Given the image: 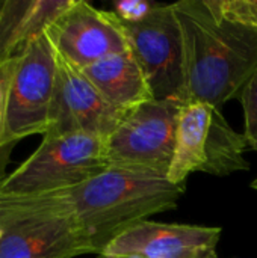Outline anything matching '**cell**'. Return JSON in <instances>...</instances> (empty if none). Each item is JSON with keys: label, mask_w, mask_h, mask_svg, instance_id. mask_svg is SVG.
<instances>
[{"label": "cell", "mask_w": 257, "mask_h": 258, "mask_svg": "<svg viewBox=\"0 0 257 258\" xmlns=\"http://www.w3.org/2000/svg\"><path fill=\"white\" fill-rule=\"evenodd\" d=\"M98 92L118 110L127 112L153 100L151 88L132 51L105 57L82 68Z\"/></svg>", "instance_id": "7c38bea8"}, {"label": "cell", "mask_w": 257, "mask_h": 258, "mask_svg": "<svg viewBox=\"0 0 257 258\" xmlns=\"http://www.w3.org/2000/svg\"><path fill=\"white\" fill-rule=\"evenodd\" d=\"M123 24L130 51L138 60L153 97L179 103L185 83V53L174 5L158 3L142 21Z\"/></svg>", "instance_id": "8992f818"}, {"label": "cell", "mask_w": 257, "mask_h": 258, "mask_svg": "<svg viewBox=\"0 0 257 258\" xmlns=\"http://www.w3.org/2000/svg\"><path fill=\"white\" fill-rule=\"evenodd\" d=\"M56 54V86L48 130L44 136L86 133L106 141L115 132L126 112L114 107L80 68L58 51Z\"/></svg>", "instance_id": "52a82bcc"}, {"label": "cell", "mask_w": 257, "mask_h": 258, "mask_svg": "<svg viewBox=\"0 0 257 258\" xmlns=\"http://www.w3.org/2000/svg\"><path fill=\"white\" fill-rule=\"evenodd\" d=\"M156 5L158 3L142 2V0H121L114 5L115 6L114 12L123 23L135 24L147 18L150 12L156 8Z\"/></svg>", "instance_id": "ac0fdd59"}, {"label": "cell", "mask_w": 257, "mask_h": 258, "mask_svg": "<svg viewBox=\"0 0 257 258\" xmlns=\"http://www.w3.org/2000/svg\"><path fill=\"white\" fill-rule=\"evenodd\" d=\"M2 236H3V230H2V225H0V240H2Z\"/></svg>", "instance_id": "44dd1931"}, {"label": "cell", "mask_w": 257, "mask_h": 258, "mask_svg": "<svg viewBox=\"0 0 257 258\" xmlns=\"http://www.w3.org/2000/svg\"><path fill=\"white\" fill-rule=\"evenodd\" d=\"M182 104L174 100H148L127 110L106 139L109 166L168 175Z\"/></svg>", "instance_id": "5b68a950"}, {"label": "cell", "mask_w": 257, "mask_h": 258, "mask_svg": "<svg viewBox=\"0 0 257 258\" xmlns=\"http://www.w3.org/2000/svg\"><path fill=\"white\" fill-rule=\"evenodd\" d=\"M0 258H74L95 254L83 231L70 219L0 221Z\"/></svg>", "instance_id": "30bf717a"}, {"label": "cell", "mask_w": 257, "mask_h": 258, "mask_svg": "<svg viewBox=\"0 0 257 258\" xmlns=\"http://www.w3.org/2000/svg\"><path fill=\"white\" fill-rule=\"evenodd\" d=\"M251 187H253L254 190H257V178H254V181L251 183Z\"/></svg>", "instance_id": "ffe728a7"}, {"label": "cell", "mask_w": 257, "mask_h": 258, "mask_svg": "<svg viewBox=\"0 0 257 258\" xmlns=\"http://www.w3.org/2000/svg\"><path fill=\"white\" fill-rule=\"evenodd\" d=\"M73 0L0 2V60L18 56L33 39L44 35Z\"/></svg>", "instance_id": "8fae6325"}, {"label": "cell", "mask_w": 257, "mask_h": 258, "mask_svg": "<svg viewBox=\"0 0 257 258\" xmlns=\"http://www.w3.org/2000/svg\"><path fill=\"white\" fill-rule=\"evenodd\" d=\"M185 194L165 175L109 166L61 190L0 197V221L62 218L73 221L100 254L118 234L147 218L171 210Z\"/></svg>", "instance_id": "6da1fadb"}, {"label": "cell", "mask_w": 257, "mask_h": 258, "mask_svg": "<svg viewBox=\"0 0 257 258\" xmlns=\"http://www.w3.org/2000/svg\"><path fill=\"white\" fill-rule=\"evenodd\" d=\"M45 33L56 51L80 70L130 50L124 24L117 14L83 0H73Z\"/></svg>", "instance_id": "ba28073f"}, {"label": "cell", "mask_w": 257, "mask_h": 258, "mask_svg": "<svg viewBox=\"0 0 257 258\" xmlns=\"http://www.w3.org/2000/svg\"><path fill=\"white\" fill-rule=\"evenodd\" d=\"M109 168L106 141L86 133L42 136L39 147L0 181V197H26L77 186Z\"/></svg>", "instance_id": "3957f363"}, {"label": "cell", "mask_w": 257, "mask_h": 258, "mask_svg": "<svg viewBox=\"0 0 257 258\" xmlns=\"http://www.w3.org/2000/svg\"><path fill=\"white\" fill-rule=\"evenodd\" d=\"M100 258H145L139 254H114V255H103Z\"/></svg>", "instance_id": "d6986e66"}, {"label": "cell", "mask_w": 257, "mask_h": 258, "mask_svg": "<svg viewBox=\"0 0 257 258\" xmlns=\"http://www.w3.org/2000/svg\"><path fill=\"white\" fill-rule=\"evenodd\" d=\"M248 144L244 135L236 133L215 107L212 115V125L208 141V160L203 172L214 175H227L236 171H247L248 162L244 159V151Z\"/></svg>", "instance_id": "5bb4252c"}, {"label": "cell", "mask_w": 257, "mask_h": 258, "mask_svg": "<svg viewBox=\"0 0 257 258\" xmlns=\"http://www.w3.org/2000/svg\"><path fill=\"white\" fill-rule=\"evenodd\" d=\"M239 98L245 116L244 138L248 144V148L257 151V70L245 83Z\"/></svg>", "instance_id": "2e32d148"}, {"label": "cell", "mask_w": 257, "mask_h": 258, "mask_svg": "<svg viewBox=\"0 0 257 258\" xmlns=\"http://www.w3.org/2000/svg\"><path fill=\"white\" fill-rule=\"evenodd\" d=\"M221 228L141 221L118 234L100 254H139L145 258H218Z\"/></svg>", "instance_id": "9c48e42d"}, {"label": "cell", "mask_w": 257, "mask_h": 258, "mask_svg": "<svg viewBox=\"0 0 257 258\" xmlns=\"http://www.w3.org/2000/svg\"><path fill=\"white\" fill-rule=\"evenodd\" d=\"M182 29L185 83L179 103L221 109L241 95L257 70V29L215 15L204 0L176 2Z\"/></svg>", "instance_id": "7a4b0ae2"}, {"label": "cell", "mask_w": 257, "mask_h": 258, "mask_svg": "<svg viewBox=\"0 0 257 258\" xmlns=\"http://www.w3.org/2000/svg\"><path fill=\"white\" fill-rule=\"evenodd\" d=\"M214 109V106L200 101L182 104L173 160L167 175L173 184L185 186V181L192 172L204 169Z\"/></svg>", "instance_id": "4fadbf2b"}, {"label": "cell", "mask_w": 257, "mask_h": 258, "mask_svg": "<svg viewBox=\"0 0 257 258\" xmlns=\"http://www.w3.org/2000/svg\"><path fill=\"white\" fill-rule=\"evenodd\" d=\"M17 63V56L11 59L0 60V135L3 130V119H5V109H6V98H8V89L12 79V73ZM9 163V156L2 151L0 148V181L6 177L5 171Z\"/></svg>", "instance_id": "e0dca14e"}, {"label": "cell", "mask_w": 257, "mask_h": 258, "mask_svg": "<svg viewBox=\"0 0 257 258\" xmlns=\"http://www.w3.org/2000/svg\"><path fill=\"white\" fill-rule=\"evenodd\" d=\"M56 71L58 54L47 33L33 39L17 56L0 135V148L8 156L18 141L47 133Z\"/></svg>", "instance_id": "277c9868"}, {"label": "cell", "mask_w": 257, "mask_h": 258, "mask_svg": "<svg viewBox=\"0 0 257 258\" xmlns=\"http://www.w3.org/2000/svg\"><path fill=\"white\" fill-rule=\"evenodd\" d=\"M218 17L257 29V0H204Z\"/></svg>", "instance_id": "9a60e30c"}]
</instances>
